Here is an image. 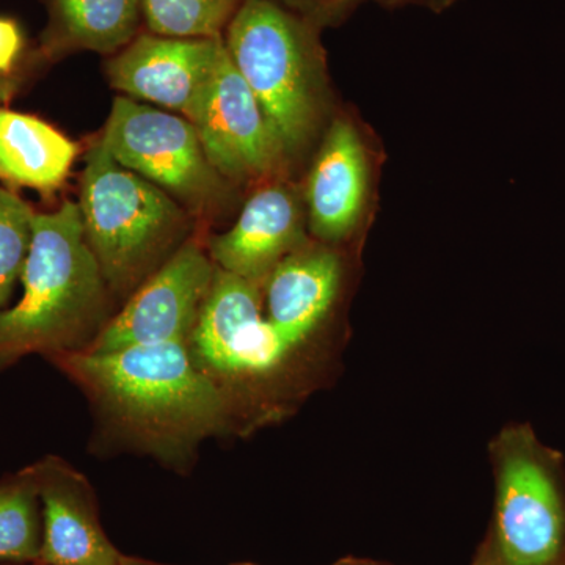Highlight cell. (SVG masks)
Wrapping results in <instances>:
<instances>
[{"label": "cell", "mask_w": 565, "mask_h": 565, "mask_svg": "<svg viewBox=\"0 0 565 565\" xmlns=\"http://www.w3.org/2000/svg\"><path fill=\"white\" fill-rule=\"evenodd\" d=\"M21 281L20 302L0 311V373L29 355L87 351L109 322V288L77 203L35 212Z\"/></svg>", "instance_id": "7a4b0ae2"}, {"label": "cell", "mask_w": 565, "mask_h": 565, "mask_svg": "<svg viewBox=\"0 0 565 565\" xmlns=\"http://www.w3.org/2000/svg\"><path fill=\"white\" fill-rule=\"evenodd\" d=\"M9 98V95L7 93L0 92V99H7Z\"/></svg>", "instance_id": "d4e9b609"}, {"label": "cell", "mask_w": 565, "mask_h": 565, "mask_svg": "<svg viewBox=\"0 0 565 565\" xmlns=\"http://www.w3.org/2000/svg\"><path fill=\"white\" fill-rule=\"evenodd\" d=\"M223 43L288 159L307 150L327 110L326 62L316 22L274 0H244Z\"/></svg>", "instance_id": "3957f363"}, {"label": "cell", "mask_w": 565, "mask_h": 565, "mask_svg": "<svg viewBox=\"0 0 565 565\" xmlns=\"http://www.w3.org/2000/svg\"><path fill=\"white\" fill-rule=\"evenodd\" d=\"M494 539L503 565H553L565 544V508L552 460L523 427L494 448Z\"/></svg>", "instance_id": "52a82bcc"}, {"label": "cell", "mask_w": 565, "mask_h": 565, "mask_svg": "<svg viewBox=\"0 0 565 565\" xmlns=\"http://www.w3.org/2000/svg\"><path fill=\"white\" fill-rule=\"evenodd\" d=\"M11 90V82L10 81H0V92L7 93L10 95Z\"/></svg>", "instance_id": "cb8c5ba5"}, {"label": "cell", "mask_w": 565, "mask_h": 565, "mask_svg": "<svg viewBox=\"0 0 565 565\" xmlns=\"http://www.w3.org/2000/svg\"><path fill=\"white\" fill-rule=\"evenodd\" d=\"M41 503L40 565H122L104 534L88 479L57 456L32 463Z\"/></svg>", "instance_id": "8fae6325"}, {"label": "cell", "mask_w": 565, "mask_h": 565, "mask_svg": "<svg viewBox=\"0 0 565 565\" xmlns=\"http://www.w3.org/2000/svg\"><path fill=\"white\" fill-rule=\"evenodd\" d=\"M77 204L110 296L131 297L188 241L191 230L189 211L115 161L102 140L85 158Z\"/></svg>", "instance_id": "277c9868"}, {"label": "cell", "mask_w": 565, "mask_h": 565, "mask_svg": "<svg viewBox=\"0 0 565 565\" xmlns=\"http://www.w3.org/2000/svg\"><path fill=\"white\" fill-rule=\"evenodd\" d=\"M35 211L17 193L0 189V307L21 278L32 241Z\"/></svg>", "instance_id": "d6986e66"}, {"label": "cell", "mask_w": 565, "mask_h": 565, "mask_svg": "<svg viewBox=\"0 0 565 565\" xmlns=\"http://www.w3.org/2000/svg\"><path fill=\"white\" fill-rule=\"evenodd\" d=\"M359 0H352V3ZM374 2L384 3V6H422L427 9L441 11L451 7L456 0H374Z\"/></svg>", "instance_id": "7402d4cb"}, {"label": "cell", "mask_w": 565, "mask_h": 565, "mask_svg": "<svg viewBox=\"0 0 565 565\" xmlns=\"http://www.w3.org/2000/svg\"><path fill=\"white\" fill-rule=\"evenodd\" d=\"M215 269L217 266L196 241H185L131 294L87 352L188 343L210 294Z\"/></svg>", "instance_id": "ba28073f"}, {"label": "cell", "mask_w": 565, "mask_h": 565, "mask_svg": "<svg viewBox=\"0 0 565 565\" xmlns=\"http://www.w3.org/2000/svg\"><path fill=\"white\" fill-rule=\"evenodd\" d=\"M222 39L140 33L107 65L111 87L126 98L177 110L192 120L223 50Z\"/></svg>", "instance_id": "30bf717a"}, {"label": "cell", "mask_w": 565, "mask_h": 565, "mask_svg": "<svg viewBox=\"0 0 565 565\" xmlns=\"http://www.w3.org/2000/svg\"><path fill=\"white\" fill-rule=\"evenodd\" d=\"M41 52L57 58L76 51L117 54L137 35L140 0H47Z\"/></svg>", "instance_id": "9a60e30c"}, {"label": "cell", "mask_w": 565, "mask_h": 565, "mask_svg": "<svg viewBox=\"0 0 565 565\" xmlns=\"http://www.w3.org/2000/svg\"><path fill=\"white\" fill-rule=\"evenodd\" d=\"M307 226L294 189L270 182L253 193L233 228L212 237L210 256L218 269L264 286L286 256L308 244Z\"/></svg>", "instance_id": "7c38bea8"}, {"label": "cell", "mask_w": 565, "mask_h": 565, "mask_svg": "<svg viewBox=\"0 0 565 565\" xmlns=\"http://www.w3.org/2000/svg\"><path fill=\"white\" fill-rule=\"evenodd\" d=\"M191 122L211 166L233 184L273 180L289 162L225 44Z\"/></svg>", "instance_id": "9c48e42d"}, {"label": "cell", "mask_w": 565, "mask_h": 565, "mask_svg": "<svg viewBox=\"0 0 565 565\" xmlns=\"http://www.w3.org/2000/svg\"><path fill=\"white\" fill-rule=\"evenodd\" d=\"M99 140L120 166L193 214L212 215L228 202V181L211 166L188 118L122 96Z\"/></svg>", "instance_id": "8992f818"}, {"label": "cell", "mask_w": 565, "mask_h": 565, "mask_svg": "<svg viewBox=\"0 0 565 565\" xmlns=\"http://www.w3.org/2000/svg\"><path fill=\"white\" fill-rule=\"evenodd\" d=\"M43 537L32 467L0 479V564H39Z\"/></svg>", "instance_id": "e0dca14e"}, {"label": "cell", "mask_w": 565, "mask_h": 565, "mask_svg": "<svg viewBox=\"0 0 565 565\" xmlns=\"http://www.w3.org/2000/svg\"><path fill=\"white\" fill-rule=\"evenodd\" d=\"M244 0H140L151 33L174 39H222Z\"/></svg>", "instance_id": "ac0fdd59"}, {"label": "cell", "mask_w": 565, "mask_h": 565, "mask_svg": "<svg viewBox=\"0 0 565 565\" xmlns=\"http://www.w3.org/2000/svg\"><path fill=\"white\" fill-rule=\"evenodd\" d=\"M122 565H161V564L147 563V561L132 559V557H125V561H122Z\"/></svg>", "instance_id": "603a6c76"}, {"label": "cell", "mask_w": 565, "mask_h": 565, "mask_svg": "<svg viewBox=\"0 0 565 565\" xmlns=\"http://www.w3.org/2000/svg\"><path fill=\"white\" fill-rule=\"evenodd\" d=\"M263 291L217 267L188 340L193 362L221 392L236 427L250 407L267 415L270 386L299 351L263 315Z\"/></svg>", "instance_id": "5b68a950"}, {"label": "cell", "mask_w": 565, "mask_h": 565, "mask_svg": "<svg viewBox=\"0 0 565 565\" xmlns=\"http://www.w3.org/2000/svg\"><path fill=\"white\" fill-rule=\"evenodd\" d=\"M286 2L302 11L303 17L313 22L334 20L345 9L352 7V0H286Z\"/></svg>", "instance_id": "44dd1931"}, {"label": "cell", "mask_w": 565, "mask_h": 565, "mask_svg": "<svg viewBox=\"0 0 565 565\" xmlns=\"http://www.w3.org/2000/svg\"><path fill=\"white\" fill-rule=\"evenodd\" d=\"M77 145L50 122L0 107V178L52 192L68 178Z\"/></svg>", "instance_id": "2e32d148"}, {"label": "cell", "mask_w": 565, "mask_h": 565, "mask_svg": "<svg viewBox=\"0 0 565 565\" xmlns=\"http://www.w3.org/2000/svg\"><path fill=\"white\" fill-rule=\"evenodd\" d=\"M90 401L111 437L163 463L185 465L199 446L236 427L188 343L50 356Z\"/></svg>", "instance_id": "6da1fadb"}, {"label": "cell", "mask_w": 565, "mask_h": 565, "mask_svg": "<svg viewBox=\"0 0 565 565\" xmlns=\"http://www.w3.org/2000/svg\"><path fill=\"white\" fill-rule=\"evenodd\" d=\"M24 36L20 25L9 18H0V81H9L20 61Z\"/></svg>", "instance_id": "ffe728a7"}, {"label": "cell", "mask_w": 565, "mask_h": 565, "mask_svg": "<svg viewBox=\"0 0 565 565\" xmlns=\"http://www.w3.org/2000/svg\"><path fill=\"white\" fill-rule=\"evenodd\" d=\"M0 565H17V564H0ZM25 565H40V564H25Z\"/></svg>", "instance_id": "484cf974"}, {"label": "cell", "mask_w": 565, "mask_h": 565, "mask_svg": "<svg viewBox=\"0 0 565 565\" xmlns=\"http://www.w3.org/2000/svg\"><path fill=\"white\" fill-rule=\"evenodd\" d=\"M370 159L352 121L337 118L308 174V230L321 244L348 239L362 222L370 195Z\"/></svg>", "instance_id": "4fadbf2b"}, {"label": "cell", "mask_w": 565, "mask_h": 565, "mask_svg": "<svg viewBox=\"0 0 565 565\" xmlns=\"http://www.w3.org/2000/svg\"><path fill=\"white\" fill-rule=\"evenodd\" d=\"M343 280L340 256L329 245L305 244L264 282L270 323L294 348L310 340L332 310Z\"/></svg>", "instance_id": "5bb4252c"}]
</instances>
